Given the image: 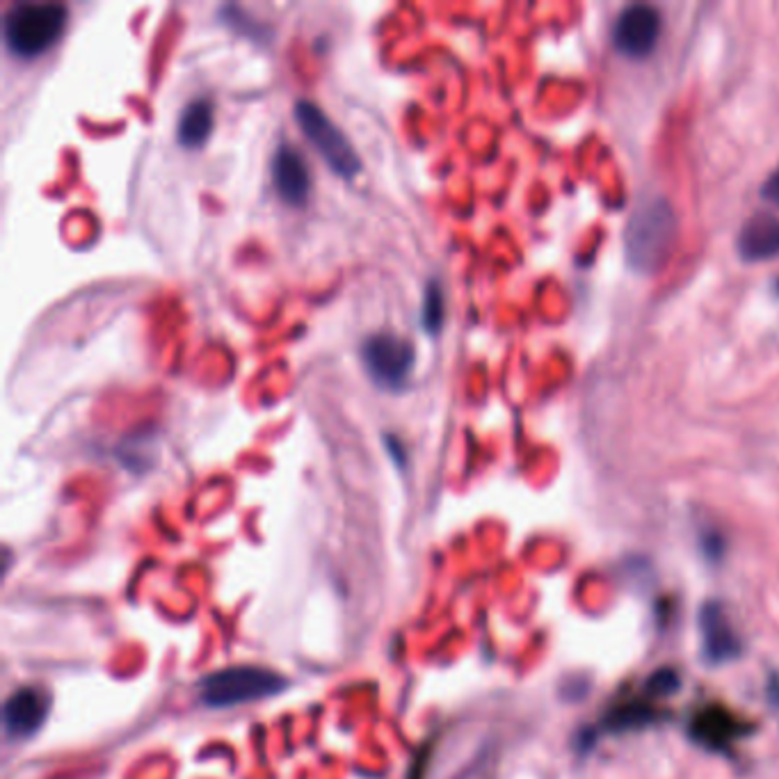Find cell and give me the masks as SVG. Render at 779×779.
I'll list each match as a JSON object with an SVG mask.
<instances>
[{
  "instance_id": "1",
  "label": "cell",
  "mask_w": 779,
  "mask_h": 779,
  "mask_svg": "<svg viewBox=\"0 0 779 779\" xmlns=\"http://www.w3.org/2000/svg\"><path fill=\"white\" fill-rule=\"evenodd\" d=\"M677 238V215L665 199L642 202L629 220L625 250L638 273H654L663 265Z\"/></svg>"
},
{
  "instance_id": "2",
  "label": "cell",
  "mask_w": 779,
  "mask_h": 779,
  "mask_svg": "<svg viewBox=\"0 0 779 779\" xmlns=\"http://www.w3.org/2000/svg\"><path fill=\"white\" fill-rule=\"evenodd\" d=\"M67 5L21 0L14 3L3 23L8 48L16 58H37L60 39L67 25Z\"/></svg>"
},
{
  "instance_id": "3",
  "label": "cell",
  "mask_w": 779,
  "mask_h": 779,
  "mask_svg": "<svg viewBox=\"0 0 779 779\" xmlns=\"http://www.w3.org/2000/svg\"><path fill=\"white\" fill-rule=\"evenodd\" d=\"M288 688V681L265 667H227L199 681L202 702L210 709H227L267 700Z\"/></svg>"
},
{
  "instance_id": "4",
  "label": "cell",
  "mask_w": 779,
  "mask_h": 779,
  "mask_svg": "<svg viewBox=\"0 0 779 779\" xmlns=\"http://www.w3.org/2000/svg\"><path fill=\"white\" fill-rule=\"evenodd\" d=\"M295 119H298L305 138L322 156V160L345 179H353L362 170V160L345 133L334 124L332 117L322 113V107L309 99L295 103Z\"/></svg>"
},
{
  "instance_id": "5",
  "label": "cell",
  "mask_w": 779,
  "mask_h": 779,
  "mask_svg": "<svg viewBox=\"0 0 779 779\" xmlns=\"http://www.w3.org/2000/svg\"><path fill=\"white\" fill-rule=\"evenodd\" d=\"M362 357L373 382L398 391L410 380L416 353L412 341L391 332H380L364 341Z\"/></svg>"
},
{
  "instance_id": "6",
  "label": "cell",
  "mask_w": 779,
  "mask_h": 779,
  "mask_svg": "<svg viewBox=\"0 0 779 779\" xmlns=\"http://www.w3.org/2000/svg\"><path fill=\"white\" fill-rule=\"evenodd\" d=\"M661 37V14L652 5H629L612 28L615 48L627 58H648Z\"/></svg>"
},
{
  "instance_id": "7",
  "label": "cell",
  "mask_w": 779,
  "mask_h": 779,
  "mask_svg": "<svg viewBox=\"0 0 779 779\" xmlns=\"http://www.w3.org/2000/svg\"><path fill=\"white\" fill-rule=\"evenodd\" d=\"M273 183L277 195L290 204L302 206L311 193V174L305 156L290 147L282 145L273 156Z\"/></svg>"
},
{
  "instance_id": "8",
  "label": "cell",
  "mask_w": 779,
  "mask_h": 779,
  "mask_svg": "<svg viewBox=\"0 0 779 779\" xmlns=\"http://www.w3.org/2000/svg\"><path fill=\"white\" fill-rule=\"evenodd\" d=\"M48 715V697L37 688H21L5 702V730L14 738L33 736Z\"/></svg>"
},
{
  "instance_id": "9",
  "label": "cell",
  "mask_w": 779,
  "mask_h": 779,
  "mask_svg": "<svg viewBox=\"0 0 779 779\" xmlns=\"http://www.w3.org/2000/svg\"><path fill=\"white\" fill-rule=\"evenodd\" d=\"M702 644H704V656L709 663H728L738 656L741 642L734 635L728 617L715 604H707L702 608Z\"/></svg>"
},
{
  "instance_id": "10",
  "label": "cell",
  "mask_w": 779,
  "mask_h": 779,
  "mask_svg": "<svg viewBox=\"0 0 779 779\" xmlns=\"http://www.w3.org/2000/svg\"><path fill=\"white\" fill-rule=\"evenodd\" d=\"M738 254L745 261H770L779 256V218L755 215L738 233Z\"/></svg>"
},
{
  "instance_id": "11",
  "label": "cell",
  "mask_w": 779,
  "mask_h": 779,
  "mask_svg": "<svg viewBox=\"0 0 779 779\" xmlns=\"http://www.w3.org/2000/svg\"><path fill=\"white\" fill-rule=\"evenodd\" d=\"M743 732L741 720L724 707H707L692 718L690 734L707 747L722 749L734 743Z\"/></svg>"
},
{
  "instance_id": "12",
  "label": "cell",
  "mask_w": 779,
  "mask_h": 779,
  "mask_svg": "<svg viewBox=\"0 0 779 779\" xmlns=\"http://www.w3.org/2000/svg\"><path fill=\"white\" fill-rule=\"evenodd\" d=\"M213 111L215 107H213L210 99H206V96L193 99L183 107L181 115H179V122H176V140L181 147L195 149L208 140L213 124H215Z\"/></svg>"
},
{
  "instance_id": "13",
  "label": "cell",
  "mask_w": 779,
  "mask_h": 779,
  "mask_svg": "<svg viewBox=\"0 0 779 779\" xmlns=\"http://www.w3.org/2000/svg\"><path fill=\"white\" fill-rule=\"evenodd\" d=\"M421 320L423 328L429 334H437L444 325V293L439 282H427L425 293H423V305H421Z\"/></svg>"
},
{
  "instance_id": "14",
  "label": "cell",
  "mask_w": 779,
  "mask_h": 779,
  "mask_svg": "<svg viewBox=\"0 0 779 779\" xmlns=\"http://www.w3.org/2000/svg\"><path fill=\"white\" fill-rule=\"evenodd\" d=\"M764 195L766 199H770L775 206H779V168L768 176L766 185H764Z\"/></svg>"
}]
</instances>
